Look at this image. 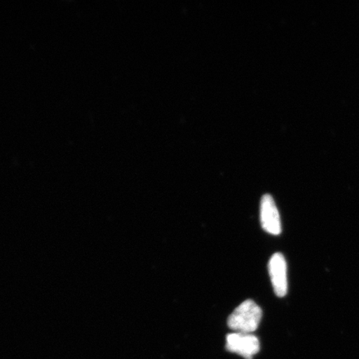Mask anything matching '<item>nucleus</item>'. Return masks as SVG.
I'll return each mask as SVG.
<instances>
[{
  "label": "nucleus",
  "mask_w": 359,
  "mask_h": 359,
  "mask_svg": "<svg viewBox=\"0 0 359 359\" xmlns=\"http://www.w3.org/2000/svg\"><path fill=\"white\" fill-rule=\"evenodd\" d=\"M262 314V309L253 300H245L232 312L227 324L236 333L251 334L258 329Z\"/></svg>",
  "instance_id": "obj_1"
},
{
  "label": "nucleus",
  "mask_w": 359,
  "mask_h": 359,
  "mask_svg": "<svg viewBox=\"0 0 359 359\" xmlns=\"http://www.w3.org/2000/svg\"><path fill=\"white\" fill-rule=\"evenodd\" d=\"M259 341L251 334L233 333L226 337V349L245 359H252L259 351Z\"/></svg>",
  "instance_id": "obj_2"
},
{
  "label": "nucleus",
  "mask_w": 359,
  "mask_h": 359,
  "mask_svg": "<svg viewBox=\"0 0 359 359\" xmlns=\"http://www.w3.org/2000/svg\"><path fill=\"white\" fill-rule=\"evenodd\" d=\"M260 222L264 231L273 236L281 233L280 213L271 195H264L260 202Z\"/></svg>",
  "instance_id": "obj_3"
},
{
  "label": "nucleus",
  "mask_w": 359,
  "mask_h": 359,
  "mask_svg": "<svg viewBox=\"0 0 359 359\" xmlns=\"http://www.w3.org/2000/svg\"><path fill=\"white\" fill-rule=\"evenodd\" d=\"M269 272L271 276L273 290L278 297H285L288 292L287 281V264L284 255L276 253L269 263Z\"/></svg>",
  "instance_id": "obj_4"
}]
</instances>
